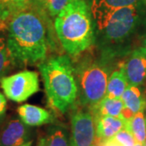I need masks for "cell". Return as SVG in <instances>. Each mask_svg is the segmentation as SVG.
<instances>
[{
    "instance_id": "30bf717a",
    "label": "cell",
    "mask_w": 146,
    "mask_h": 146,
    "mask_svg": "<svg viewBox=\"0 0 146 146\" xmlns=\"http://www.w3.org/2000/svg\"><path fill=\"white\" fill-rule=\"evenodd\" d=\"M139 0H89L88 5L93 17L95 29L100 26L115 11L136 4Z\"/></svg>"
},
{
    "instance_id": "4316f807",
    "label": "cell",
    "mask_w": 146,
    "mask_h": 146,
    "mask_svg": "<svg viewBox=\"0 0 146 146\" xmlns=\"http://www.w3.org/2000/svg\"><path fill=\"white\" fill-rule=\"evenodd\" d=\"M135 146H144V145H142V144H140V143H136Z\"/></svg>"
},
{
    "instance_id": "603a6c76",
    "label": "cell",
    "mask_w": 146,
    "mask_h": 146,
    "mask_svg": "<svg viewBox=\"0 0 146 146\" xmlns=\"http://www.w3.org/2000/svg\"><path fill=\"white\" fill-rule=\"evenodd\" d=\"M96 146H122L111 138L106 141H99L96 138Z\"/></svg>"
},
{
    "instance_id": "7402d4cb",
    "label": "cell",
    "mask_w": 146,
    "mask_h": 146,
    "mask_svg": "<svg viewBox=\"0 0 146 146\" xmlns=\"http://www.w3.org/2000/svg\"><path fill=\"white\" fill-rule=\"evenodd\" d=\"M7 99H6L5 96L3 94L0 93V121L3 119V118L4 117L7 110Z\"/></svg>"
},
{
    "instance_id": "cb8c5ba5",
    "label": "cell",
    "mask_w": 146,
    "mask_h": 146,
    "mask_svg": "<svg viewBox=\"0 0 146 146\" xmlns=\"http://www.w3.org/2000/svg\"><path fill=\"white\" fill-rule=\"evenodd\" d=\"M32 145H33V141H28L27 143H25V144L22 145L21 146H32Z\"/></svg>"
},
{
    "instance_id": "7c38bea8",
    "label": "cell",
    "mask_w": 146,
    "mask_h": 146,
    "mask_svg": "<svg viewBox=\"0 0 146 146\" xmlns=\"http://www.w3.org/2000/svg\"><path fill=\"white\" fill-rule=\"evenodd\" d=\"M94 124L97 140L106 141L122 130L125 127V122L118 117L104 116L94 120Z\"/></svg>"
},
{
    "instance_id": "8992f818",
    "label": "cell",
    "mask_w": 146,
    "mask_h": 146,
    "mask_svg": "<svg viewBox=\"0 0 146 146\" xmlns=\"http://www.w3.org/2000/svg\"><path fill=\"white\" fill-rule=\"evenodd\" d=\"M1 88L8 99L15 102H23L40 90L38 74L33 71H23L0 81Z\"/></svg>"
},
{
    "instance_id": "7a4b0ae2",
    "label": "cell",
    "mask_w": 146,
    "mask_h": 146,
    "mask_svg": "<svg viewBox=\"0 0 146 146\" xmlns=\"http://www.w3.org/2000/svg\"><path fill=\"white\" fill-rule=\"evenodd\" d=\"M54 29L64 50L72 56L95 42V25L86 0H72L55 17Z\"/></svg>"
},
{
    "instance_id": "d4e9b609",
    "label": "cell",
    "mask_w": 146,
    "mask_h": 146,
    "mask_svg": "<svg viewBox=\"0 0 146 146\" xmlns=\"http://www.w3.org/2000/svg\"><path fill=\"white\" fill-rule=\"evenodd\" d=\"M36 146H43V138H41L39 141H38V143H37V145Z\"/></svg>"
},
{
    "instance_id": "3957f363",
    "label": "cell",
    "mask_w": 146,
    "mask_h": 146,
    "mask_svg": "<svg viewBox=\"0 0 146 146\" xmlns=\"http://www.w3.org/2000/svg\"><path fill=\"white\" fill-rule=\"evenodd\" d=\"M47 99L50 106L65 113L78 97L74 66L67 55L49 58L39 63Z\"/></svg>"
},
{
    "instance_id": "e0dca14e",
    "label": "cell",
    "mask_w": 146,
    "mask_h": 146,
    "mask_svg": "<svg viewBox=\"0 0 146 146\" xmlns=\"http://www.w3.org/2000/svg\"><path fill=\"white\" fill-rule=\"evenodd\" d=\"M124 127L131 132L136 143L144 145L146 141V123L145 110L138 112L131 118V119L125 122Z\"/></svg>"
},
{
    "instance_id": "8fae6325",
    "label": "cell",
    "mask_w": 146,
    "mask_h": 146,
    "mask_svg": "<svg viewBox=\"0 0 146 146\" xmlns=\"http://www.w3.org/2000/svg\"><path fill=\"white\" fill-rule=\"evenodd\" d=\"M17 113L21 121L29 127L42 126L54 121L53 115L48 110L33 105H22L17 108Z\"/></svg>"
},
{
    "instance_id": "9a60e30c",
    "label": "cell",
    "mask_w": 146,
    "mask_h": 146,
    "mask_svg": "<svg viewBox=\"0 0 146 146\" xmlns=\"http://www.w3.org/2000/svg\"><path fill=\"white\" fill-rule=\"evenodd\" d=\"M68 130L62 125H53L48 127L43 138V146H70Z\"/></svg>"
},
{
    "instance_id": "ffe728a7",
    "label": "cell",
    "mask_w": 146,
    "mask_h": 146,
    "mask_svg": "<svg viewBox=\"0 0 146 146\" xmlns=\"http://www.w3.org/2000/svg\"><path fill=\"white\" fill-rule=\"evenodd\" d=\"M72 0H36L50 16H57Z\"/></svg>"
},
{
    "instance_id": "484cf974",
    "label": "cell",
    "mask_w": 146,
    "mask_h": 146,
    "mask_svg": "<svg viewBox=\"0 0 146 146\" xmlns=\"http://www.w3.org/2000/svg\"><path fill=\"white\" fill-rule=\"evenodd\" d=\"M143 45H144V46L146 47V35L144 38V40H143Z\"/></svg>"
},
{
    "instance_id": "6da1fadb",
    "label": "cell",
    "mask_w": 146,
    "mask_h": 146,
    "mask_svg": "<svg viewBox=\"0 0 146 146\" xmlns=\"http://www.w3.org/2000/svg\"><path fill=\"white\" fill-rule=\"evenodd\" d=\"M7 47L14 65H33L46 56V29L42 12L33 0L7 21Z\"/></svg>"
},
{
    "instance_id": "9c48e42d",
    "label": "cell",
    "mask_w": 146,
    "mask_h": 146,
    "mask_svg": "<svg viewBox=\"0 0 146 146\" xmlns=\"http://www.w3.org/2000/svg\"><path fill=\"white\" fill-rule=\"evenodd\" d=\"M32 130L20 118L10 119L0 132V146H21L31 141Z\"/></svg>"
},
{
    "instance_id": "83f0119b",
    "label": "cell",
    "mask_w": 146,
    "mask_h": 146,
    "mask_svg": "<svg viewBox=\"0 0 146 146\" xmlns=\"http://www.w3.org/2000/svg\"><path fill=\"white\" fill-rule=\"evenodd\" d=\"M144 94H145V98H146V83H145V91H144Z\"/></svg>"
},
{
    "instance_id": "f546056e",
    "label": "cell",
    "mask_w": 146,
    "mask_h": 146,
    "mask_svg": "<svg viewBox=\"0 0 146 146\" xmlns=\"http://www.w3.org/2000/svg\"><path fill=\"white\" fill-rule=\"evenodd\" d=\"M144 146H146V141L145 142V144H144Z\"/></svg>"
},
{
    "instance_id": "d6986e66",
    "label": "cell",
    "mask_w": 146,
    "mask_h": 146,
    "mask_svg": "<svg viewBox=\"0 0 146 146\" xmlns=\"http://www.w3.org/2000/svg\"><path fill=\"white\" fill-rule=\"evenodd\" d=\"M12 65L14 64L7 47V38L0 36V81L5 77Z\"/></svg>"
},
{
    "instance_id": "ac0fdd59",
    "label": "cell",
    "mask_w": 146,
    "mask_h": 146,
    "mask_svg": "<svg viewBox=\"0 0 146 146\" xmlns=\"http://www.w3.org/2000/svg\"><path fill=\"white\" fill-rule=\"evenodd\" d=\"M33 0H0V21L7 22L19 11L27 7Z\"/></svg>"
},
{
    "instance_id": "5bb4252c",
    "label": "cell",
    "mask_w": 146,
    "mask_h": 146,
    "mask_svg": "<svg viewBox=\"0 0 146 146\" xmlns=\"http://www.w3.org/2000/svg\"><path fill=\"white\" fill-rule=\"evenodd\" d=\"M123 107L124 104L121 98L114 99L105 97L98 104L91 107V113L94 120L104 116L120 118Z\"/></svg>"
},
{
    "instance_id": "52a82bcc",
    "label": "cell",
    "mask_w": 146,
    "mask_h": 146,
    "mask_svg": "<svg viewBox=\"0 0 146 146\" xmlns=\"http://www.w3.org/2000/svg\"><path fill=\"white\" fill-rule=\"evenodd\" d=\"M70 146H96L94 119L91 111L79 110L72 115Z\"/></svg>"
},
{
    "instance_id": "44dd1931",
    "label": "cell",
    "mask_w": 146,
    "mask_h": 146,
    "mask_svg": "<svg viewBox=\"0 0 146 146\" xmlns=\"http://www.w3.org/2000/svg\"><path fill=\"white\" fill-rule=\"evenodd\" d=\"M111 139L119 143L122 146H135L136 143L131 132L127 129H126L125 127L120 130Z\"/></svg>"
},
{
    "instance_id": "f1b7e54d",
    "label": "cell",
    "mask_w": 146,
    "mask_h": 146,
    "mask_svg": "<svg viewBox=\"0 0 146 146\" xmlns=\"http://www.w3.org/2000/svg\"><path fill=\"white\" fill-rule=\"evenodd\" d=\"M145 110H146V108H145ZM145 123H146V113H145Z\"/></svg>"
},
{
    "instance_id": "277c9868",
    "label": "cell",
    "mask_w": 146,
    "mask_h": 146,
    "mask_svg": "<svg viewBox=\"0 0 146 146\" xmlns=\"http://www.w3.org/2000/svg\"><path fill=\"white\" fill-rule=\"evenodd\" d=\"M139 19L136 4L127 6L113 11L100 26L95 29V42L99 43L105 57L115 55L116 46L132 34Z\"/></svg>"
},
{
    "instance_id": "2e32d148",
    "label": "cell",
    "mask_w": 146,
    "mask_h": 146,
    "mask_svg": "<svg viewBox=\"0 0 146 146\" xmlns=\"http://www.w3.org/2000/svg\"><path fill=\"white\" fill-rule=\"evenodd\" d=\"M128 84L122 69L115 71L111 73L108 80L106 96L109 98L119 99L124 93Z\"/></svg>"
},
{
    "instance_id": "ba28073f",
    "label": "cell",
    "mask_w": 146,
    "mask_h": 146,
    "mask_svg": "<svg viewBox=\"0 0 146 146\" xmlns=\"http://www.w3.org/2000/svg\"><path fill=\"white\" fill-rule=\"evenodd\" d=\"M121 69L128 84L141 85L146 80V47L133 50Z\"/></svg>"
},
{
    "instance_id": "5b68a950",
    "label": "cell",
    "mask_w": 146,
    "mask_h": 146,
    "mask_svg": "<svg viewBox=\"0 0 146 146\" xmlns=\"http://www.w3.org/2000/svg\"><path fill=\"white\" fill-rule=\"evenodd\" d=\"M80 102L94 106L106 96L110 72L103 61L87 58L74 67Z\"/></svg>"
},
{
    "instance_id": "4fadbf2b",
    "label": "cell",
    "mask_w": 146,
    "mask_h": 146,
    "mask_svg": "<svg viewBox=\"0 0 146 146\" xmlns=\"http://www.w3.org/2000/svg\"><path fill=\"white\" fill-rule=\"evenodd\" d=\"M121 99L124 104V107L134 115L140 111L145 110V96L142 94L139 86L128 84Z\"/></svg>"
}]
</instances>
